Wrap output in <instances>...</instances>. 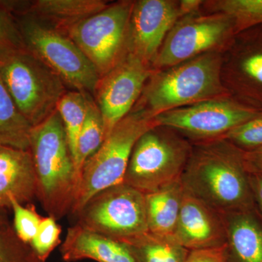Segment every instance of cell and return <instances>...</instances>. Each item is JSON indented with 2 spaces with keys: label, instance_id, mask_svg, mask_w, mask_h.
I'll list each match as a JSON object with an SVG mask.
<instances>
[{
  "label": "cell",
  "instance_id": "1",
  "mask_svg": "<svg viewBox=\"0 0 262 262\" xmlns=\"http://www.w3.org/2000/svg\"><path fill=\"white\" fill-rule=\"evenodd\" d=\"M181 181L186 192L221 214L255 206L244 151L222 138L192 143Z\"/></svg>",
  "mask_w": 262,
  "mask_h": 262
},
{
  "label": "cell",
  "instance_id": "2",
  "mask_svg": "<svg viewBox=\"0 0 262 262\" xmlns=\"http://www.w3.org/2000/svg\"><path fill=\"white\" fill-rule=\"evenodd\" d=\"M29 151L36 178L37 198L56 221L71 213L77 189L75 162L58 112L33 127Z\"/></svg>",
  "mask_w": 262,
  "mask_h": 262
},
{
  "label": "cell",
  "instance_id": "3",
  "mask_svg": "<svg viewBox=\"0 0 262 262\" xmlns=\"http://www.w3.org/2000/svg\"><path fill=\"white\" fill-rule=\"evenodd\" d=\"M222 51H214L155 70L137 105L156 117L207 100L231 97L222 82Z\"/></svg>",
  "mask_w": 262,
  "mask_h": 262
},
{
  "label": "cell",
  "instance_id": "4",
  "mask_svg": "<svg viewBox=\"0 0 262 262\" xmlns=\"http://www.w3.org/2000/svg\"><path fill=\"white\" fill-rule=\"evenodd\" d=\"M158 125L154 115L139 105L115 125L101 147L84 163L71 213L75 215L96 193L123 182L136 142Z\"/></svg>",
  "mask_w": 262,
  "mask_h": 262
},
{
  "label": "cell",
  "instance_id": "5",
  "mask_svg": "<svg viewBox=\"0 0 262 262\" xmlns=\"http://www.w3.org/2000/svg\"><path fill=\"white\" fill-rule=\"evenodd\" d=\"M192 143L169 127L158 125L134 146L123 183L144 194L180 180Z\"/></svg>",
  "mask_w": 262,
  "mask_h": 262
},
{
  "label": "cell",
  "instance_id": "6",
  "mask_svg": "<svg viewBox=\"0 0 262 262\" xmlns=\"http://www.w3.org/2000/svg\"><path fill=\"white\" fill-rule=\"evenodd\" d=\"M0 76L17 107L32 127L56 111L67 93L61 79L27 48L0 60Z\"/></svg>",
  "mask_w": 262,
  "mask_h": 262
},
{
  "label": "cell",
  "instance_id": "7",
  "mask_svg": "<svg viewBox=\"0 0 262 262\" xmlns=\"http://www.w3.org/2000/svg\"><path fill=\"white\" fill-rule=\"evenodd\" d=\"M16 18L26 48L42 60L63 83L93 93L100 76L94 64L70 37L27 15Z\"/></svg>",
  "mask_w": 262,
  "mask_h": 262
},
{
  "label": "cell",
  "instance_id": "8",
  "mask_svg": "<svg viewBox=\"0 0 262 262\" xmlns=\"http://www.w3.org/2000/svg\"><path fill=\"white\" fill-rule=\"evenodd\" d=\"M134 2L108 5L63 34L70 38L94 64L100 77L115 68L128 52Z\"/></svg>",
  "mask_w": 262,
  "mask_h": 262
},
{
  "label": "cell",
  "instance_id": "9",
  "mask_svg": "<svg viewBox=\"0 0 262 262\" xmlns=\"http://www.w3.org/2000/svg\"><path fill=\"white\" fill-rule=\"evenodd\" d=\"M75 215L84 229L119 241L149 232L145 194L123 182L96 193Z\"/></svg>",
  "mask_w": 262,
  "mask_h": 262
},
{
  "label": "cell",
  "instance_id": "10",
  "mask_svg": "<svg viewBox=\"0 0 262 262\" xmlns=\"http://www.w3.org/2000/svg\"><path fill=\"white\" fill-rule=\"evenodd\" d=\"M234 36L233 21L224 13L184 15L170 29L151 66L165 70L205 53L224 51Z\"/></svg>",
  "mask_w": 262,
  "mask_h": 262
},
{
  "label": "cell",
  "instance_id": "11",
  "mask_svg": "<svg viewBox=\"0 0 262 262\" xmlns=\"http://www.w3.org/2000/svg\"><path fill=\"white\" fill-rule=\"evenodd\" d=\"M260 114L232 97H225L170 110L155 119L158 125L173 129L195 143L220 139Z\"/></svg>",
  "mask_w": 262,
  "mask_h": 262
},
{
  "label": "cell",
  "instance_id": "12",
  "mask_svg": "<svg viewBox=\"0 0 262 262\" xmlns=\"http://www.w3.org/2000/svg\"><path fill=\"white\" fill-rule=\"evenodd\" d=\"M222 79L231 97L262 113V25L234 36L222 53Z\"/></svg>",
  "mask_w": 262,
  "mask_h": 262
},
{
  "label": "cell",
  "instance_id": "13",
  "mask_svg": "<svg viewBox=\"0 0 262 262\" xmlns=\"http://www.w3.org/2000/svg\"><path fill=\"white\" fill-rule=\"evenodd\" d=\"M154 71L152 66L127 52L115 68L100 77L94 94L102 115L105 139L132 111Z\"/></svg>",
  "mask_w": 262,
  "mask_h": 262
},
{
  "label": "cell",
  "instance_id": "14",
  "mask_svg": "<svg viewBox=\"0 0 262 262\" xmlns=\"http://www.w3.org/2000/svg\"><path fill=\"white\" fill-rule=\"evenodd\" d=\"M183 16L179 1L134 2L130 22L128 52L152 65L170 29Z\"/></svg>",
  "mask_w": 262,
  "mask_h": 262
},
{
  "label": "cell",
  "instance_id": "15",
  "mask_svg": "<svg viewBox=\"0 0 262 262\" xmlns=\"http://www.w3.org/2000/svg\"><path fill=\"white\" fill-rule=\"evenodd\" d=\"M173 239L189 251L225 246L227 234L222 215L184 190Z\"/></svg>",
  "mask_w": 262,
  "mask_h": 262
},
{
  "label": "cell",
  "instance_id": "16",
  "mask_svg": "<svg viewBox=\"0 0 262 262\" xmlns=\"http://www.w3.org/2000/svg\"><path fill=\"white\" fill-rule=\"evenodd\" d=\"M37 189L30 151L0 146V208H10L12 199L29 204Z\"/></svg>",
  "mask_w": 262,
  "mask_h": 262
},
{
  "label": "cell",
  "instance_id": "17",
  "mask_svg": "<svg viewBox=\"0 0 262 262\" xmlns=\"http://www.w3.org/2000/svg\"><path fill=\"white\" fill-rule=\"evenodd\" d=\"M62 259L75 262H136L127 246L117 239L91 232L76 224L67 230L61 248Z\"/></svg>",
  "mask_w": 262,
  "mask_h": 262
},
{
  "label": "cell",
  "instance_id": "18",
  "mask_svg": "<svg viewBox=\"0 0 262 262\" xmlns=\"http://www.w3.org/2000/svg\"><path fill=\"white\" fill-rule=\"evenodd\" d=\"M222 215L227 262H262V215L256 207Z\"/></svg>",
  "mask_w": 262,
  "mask_h": 262
},
{
  "label": "cell",
  "instance_id": "19",
  "mask_svg": "<svg viewBox=\"0 0 262 262\" xmlns=\"http://www.w3.org/2000/svg\"><path fill=\"white\" fill-rule=\"evenodd\" d=\"M107 6L102 0H37L29 2L28 8L21 15L45 20L53 25L51 28L63 33Z\"/></svg>",
  "mask_w": 262,
  "mask_h": 262
},
{
  "label": "cell",
  "instance_id": "20",
  "mask_svg": "<svg viewBox=\"0 0 262 262\" xmlns=\"http://www.w3.org/2000/svg\"><path fill=\"white\" fill-rule=\"evenodd\" d=\"M184 193L180 179L145 194L149 232L160 237L173 238Z\"/></svg>",
  "mask_w": 262,
  "mask_h": 262
},
{
  "label": "cell",
  "instance_id": "21",
  "mask_svg": "<svg viewBox=\"0 0 262 262\" xmlns=\"http://www.w3.org/2000/svg\"><path fill=\"white\" fill-rule=\"evenodd\" d=\"M32 128L17 107L0 76V146L29 150Z\"/></svg>",
  "mask_w": 262,
  "mask_h": 262
},
{
  "label": "cell",
  "instance_id": "22",
  "mask_svg": "<svg viewBox=\"0 0 262 262\" xmlns=\"http://www.w3.org/2000/svg\"><path fill=\"white\" fill-rule=\"evenodd\" d=\"M136 262H184L189 250L173 238L160 237L149 232L122 239Z\"/></svg>",
  "mask_w": 262,
  "mask_h": 262
},
{
  "label": "cell",
  "instance_id": "23",
  "mask_svg": "<svg viewBox=\"0 0 262 262\" xmlns=\"http://www.w3.org/2000/svg\"><path fill=\"white\" fill-rule=\"evenodd\" d=\"M86 96L87 113L79 137L75 162L77 187L84 163L98 151L105 140L104 124L101 111L91 94L87 93Z\"/></svg>",
  "mask_w": 262,
  "mask_h": 262
},
{
  "label": "cell",
  "instance_id": "24",
  "mask_svg": "<svg viewBox=\"0 0 262 262\" xmlns=\"http://www.w3.org/2000/svg\"><path fill=\"white\" fill-rule=\"evenodd\" d=\"M87 93L70 91L57 105L74 162L77 160L79 137L87 113Z\"/></svg>",
  "mask_w": 262,
  "mask_h": 262
},
{
  "label": "cell",
  "instance_id": "25",
  "mask_svg": "<svg viewBox=\"0 0 262 262\" xmlns=\"http://www.w3.org/2000/svg\"><path fill=\"white\" fill-rule=\"evenodd\" d=\"M207 10L228 15L233 21L235 35L262 25V0H216L204 2Z\"/></svg>",
  "mask_w": 262,
  "mask_h": 262
},
{
  "label": "cell",
  "instance_id": "26",
  "mask_svg": "<svg viewBox=\"0 0 262 262\" xmlns=\"http://www.w3.org/2000/svg\"><path fill=\"white\" fill-rule=\"evenodd\" d=\"M0 262H43L20 241L13 226L0 215Z\"/></svg>",
  "mask_w": 262,
  "mask_h": 262
},
{
  "label": "cell",
  "instance_id": "27",
  "mask_svg": "<svg viewBox=\"0 0 262 262\" xmlns=\"http://www.w3.org/2000/svg\"><path fill=\"white\" fill-rule=\"evenodd\" d=\"M10 208L13 212V228L20 241L29 245L35 237L43 216L39 215L32 203L24 206L14 199L10 201Z\"/></svg>",
  "mask_w": 262,
  "mask_h": 262
},
{
  "label": "cell",
  "instance_id": "28",
  "mask_svg": "<svg viewBox=\"0 0 262 262\" xmlns=\"http://www.w3.org/2000/svg\"><path fill=\"white\" fill-rule=\"evenodd\" d=\"M61 226L53 217H43L35 237L29 246L41 261L46 262L52 252L61 244Z\"/></svg>",
  "mask_w": 262,
  "mask_h": 262
},
{
  "label": "cell",
  "instance_id": "29",
  "mask_svg": "<svg viewBox=\"0 0 262 262\" xmlns=\"http://www.w3.org/2000/svg\"><path fill=\"white\" fill-rule=\"evenodd\" d=\"M225 139L244 152L262 146V113L226 134Z\"/></svg>",
  "mask_w": 262,
  "mask_h": 262
},
{
  "label": "cell",
  "instance_id": "30",
  "mask_svg": "<svg viewBox=\"0 0 262 262\" xmlns=\"http://www.w3.org/2000/svg\"><path fill=\"white\" fill-rule=\"evenodd\" d=\"M25 48L15 17L0 3V60Z\"/></svg>",
  "mask_w": 262,
  "mask_h": 262
},
{
  "label": "cell",
  "instance_id": "31",
  "mask_svg": "<svg viewBox=\"0 0 262 262\" xmlns=\"http://www.w3.org/2000/svg\"><path fill=\"white\" fill-rule=\"evenodd\" d=\"M184 262H227L225 246L190 250Z\"/></svg>",
  "mask_w": 262,
  "mask_h": 262
},
{
  "label": "cell",
  "instance_id": "32",
  "mask_svg": "<svg viewBox=\"0 0 262 262\" xmlns=\"http://www.w3.org/2000/svg\"><path fill=\"white\" fill-rule=\"evenodd\" d=\"M244 161L248 173L262 174V146L244 152Z\"/></svg>",
  "mask_w": 262,
  "mask_h": 262
},
{
  "label": "cell",
  "instance_id": "33",
  "mask_svg": "<svg viewBox=\"0 0 262 262\" xmlns=\"http://www.w3.org/2000/svg\"><path fill=\"white\" fill-rule=\"evenodd\" d=\"M249 184L254 206L262 215V174H249Z\"/></svg>",
  "mask_w": 262,
  "mask_h": 262
},
{
  "label": "cell",
  "instance_id": "34",
  "mask_svg": "<svg viewBox=\"0 0 262 262\" xmlns=\"http://www.w3.org/2000/svg\"><path fill=\"white\" fill-rule=\"evenodd\" d=\"M179 3H180L181 10H182L184 16V15L199 12L200 8L203 6L204 1H201V0H182V1H179Z\"/></svg>",
  "mask_w": 262,
  "mask_h": 262
}]
</instances>
